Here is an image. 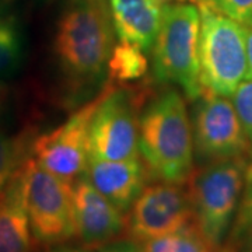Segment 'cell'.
<instances>
[{"label":"cell","instance_id":"6da1fadb","mask_svg":"<svg viewBox=\"0 0 252 252\" xmlns=\"http://www.w3.org/2000/svg\"><path fill=\"white\" fill-rule=\"evenodd\" d=\"M139 150L154 180L185 184L192 174V126L185 98L177 90L162 91L144 105L139 121Z\"/></svg>","mask_w":252,"mask_h":252},{"label":"cell","instance_id":"7a4b0ae2","mask_svg":"<svg viewBox=\"0 0 252 252\" xmlns=\"http://www.w3.org/2000/svg\"><path fill=\"white\" fill-rule=\"evenodd\" d=\"M114 39L105 0H72L58 23L55 54L64 72L77 80H93L105 70Z\"/></svg>","mask_w":252,"mask_h":252},{"label":"cell","instance_id":"3957f363","mask_svg":"<svg viewBox=\"0 0 252 252\" xmlns=\"http://www.w3.org/2000/svg\"><path fill=\"white\" fill-rule=\"evenodd\" d=\"M250 158L207 162L193 170L185 182L192 207V221L212 252H220L241 200Z\"/></svg>","mask_w":252,"mask_h":252},{"label":"cell","instance_id":"277c9868","mask_svg":"<svg viewBox=\"0 0 252 252\" xmlns=\"http://www.w3.org/2000/svg\"><path fill=\"white\" fill-rule=\"evenodd\" d=\"M198 4L177 1L162 6L161 27L153 45V74L161 83L180 86L188 99L203 93L199 80Z\"/></svg>","mask_w":252,"mask_h":252},{"label":"cell","instance_id":"5b68a950","mask_svg":"<svg viewBox=\"0 0 252 252\" xmlns=\"http://www.w3.org/2000/svg\"><path fill=\"white\" fill-rule=\"evenodd\" d=\"M199 80L203 91L231 97L247 76V49L244 24L198 0Z\"/></svg>","mask_w":252,"mask_h":252},{"label":"cell","instance_id":"8992f818","mask_svg":"<svg viewBox=\"0 0 252 252\" xmlns=\"http://www.w3.org/2000/svg\"><path fill=\"white\" fill-rule=\"evenodd\" d=\"M144 91L105 86L90 126V158H139V121Z\"/></svg>","mask_w":252,"mask_h":252},{"label":"cell","instance_id":"52a82bcc","mask_svg":"<svg viewBox=\"0 0 252 252\" xmlns=\"http://www.w3.org/2000/svg\"><path fill=\"white\" fill-rule=\"evenodd\" d=\"M24 205L32 235L46 245L62 244L76 235L72 187L46 171L34 157L20 170Z\"/></svg>","mask_w":252,"mask_h":252},{"label":"cell","instance_id":"ba28073f","mask_svg":"<svg viewBox=\"0 0 252 252\" xmlns=\"http://www.w3.org/2000/svg\"><path fill=\"white\" fill-rule=\"evenodd\" d=\"M193 152L207 162L252 157V143L245 135L230 97L203 91L193 111Z\"/></svg>","mask_w":252,"mask_h":252},{"label":"cell","instance_id":"9c48e42d","mask_svg":"<svg viewBox=\"0 0 252 252\" xmlns=\"http://www.w3.org/2000/svg\"><path fill=\"white\" fill-rule=\"evenodd\" d=\"M99 101L101 94L74 112L64 124L38 136L31 146L34 160L69 185L84 175L90 161L91 119Z\"/></svg>","mask_w":252,"mask_h":252},{"label":"cell","instance_id":"30bf717a","mask_svg":"<svg viewBox=\"0 0 252 252\" xmlns=\"http://www.w3.org/2000/svg\"><path fill=\"white\" fill-rule=\"evenodd\" d=\"M192 223V207L185 184L156 182L144 187L129 209L125 230L132 241L172 234Z\"/></svg>","mask_w":252,"mask_h":252},{"label":"cell","instance_id":"8fae6325","mask_svg":"<svg viewBox=\"0 0 252 252\" xmlns=\"http://www.w3.org/2000/svg\"><path fill=\"white\" fill-rule=\"evenodd\" d=\"M76 235L86 248L99 250L125 231L126 219L84 175L72 187Z\"/></svg>","mask_w":252,"mask_h":252},{"label":"cell","instance_id":"7c38bea8","mask_svg":"<svg viewBox=\"0 0 252 252\" xmlns=\"http://www.w3.org/2000/svg\"><path fill=\"white\" fill-rule=\"evenodd\" d=\"M149 172L140 158L108 161L90 158L84 177L122 213L129 212L142 193Z\"/></svg>","mask_w":252,"mask_h":252},{"label":"cell","instance_id":"4fadbf2b","mask_svg":"<svg viewBox=\"0 0 252 252\" xmlns=\"http://www.w3.org/2000/svg\"><path fill=\"white\" fill-rule=\"evenodd\" d=\"M108 4L119 41L150 51L161 27L164 4L157 0H108Z\"/></svg>","mask_w":252,"mask_h":252},{"label":"cell","instance_id":"5bb4252c","mask_svg":"<svg viewBox=\"0 0 252 252\" xmlns=\"http://www.w3.org/2000/svg\"><path fill=\"white\" fill-rule=\"evenodd\" d=\"M31 250L32 231L18 171L0 195V252H31Z\"/></svg>","mask_w":252,"mask_h":252},{"label":"cell","instance_id":"9a60e30c","mask_svg":"<svg viewBox=\"0 0 252 252\" xmlns=\"http://www.w3.org/2000/svg\"><path fill=\"white\" fill-rule=\"evenodd\" d=\"M107 69L111 84L133 83L147 73L149 62L143 49L119 41V44L112 48Z\"/></svg>","mask_w":252,"mask_h":252},{"label":"cell","instance_id":"2e32d148","mask_svg":"<svg viewBox=\"0 0 252 252\" xmlns=\"http://www.w3.org/2000/svg\"><path fill=\"white\" fill-rule=\"evenodd\" d=\"M142 247L144 252H212L193 221L172 234L149 240Z\"/></svg>","mask_w":252,"mask_h":252},{"label":"cell","instance_id":"e0dca14e","mask_svg":"<svg viewBox=\"0 0 252 252\" xmlns=\"http://www.w3.org/2000/svg\"><path fill=\"white\" fill-rule=\"evenodd\" d=\"M26 136L0 133V195L28 158Z\"/></svg>","mask_w":252,"mask_h":252},{"label":"cell","instance_id":"ac0fdd59","mask_svg":"<svg viewBox=\"0 0 252 252\" xmlns=\"http://www.w3.org/2000/svg\"><path fill=\"white\" fill-rule=\"evenodd\" d=\"M21 62V39L13 21L0 18V76L18 69Z\"/></svg>","mask_w":252,"mask_h":252},{"label":"cell","instance_id":"d6986e66","mask_svg":"<svg viewBox=\"0 0 252 252\" xmlns=\"http://www.w3.org/2000/svg\"><path fill=\"white\" fill-rule=\"evenodd\" d=\"M248 231H252V157L247 168V175H245V185H244L241 200L238 205V212L235 215V220L233 227L230 230V235L227 237V241H233ZM224 243V244H225Z\"/></svg>","mask_w":252,"mask_h":252},{"label":"cell","instance_id":"ffe728a7","mask_svg":"<svg viewBox=\"0 0 252 252\" xmlns=\"http://www.w3.org/2000/svg\"><path fill=\"white\" fill-rule=\"evenodd\" d=\"M231 101L245 135L252 143V80L243 81L231 94Z\"/></svg>","mask_w":252,"mask_h":252},{"label":"cell","instance_id":"44dd1931","mask_svg":"<svg viewBox=\"0 0 252 252\" xmlns=\"http://www.w3.org/2000/svg\"><path fill=\"white\" fill-rule=\"evenodd\" d=\"M217 11L233 18L240 24L252 21V0H205Z\"/></svg>","mask_w":252,"mask_h":252},{"label":"cell","instance_id":"7402d4cb","mask_svg":"<svg viewBox=\"0 0 252 252\" xmlns=\"http://www.w3.org/2000/svg\"><path fill=\"white\" fill-rule=\"evenodd\" d=\"M220 252H252V231H248L237 240L227 241Z\"/></svg>","mask_w":252,"mask_h":252},{"label":"cell","instance_id":"603a6c76","mask_svg":"<svg viewBox=\"0 0 252 252\" xmlns=\"http://www.w3.org/2000/svg\"><path fill=\"white\" fill-rule=\"evenodd\" d=\"M98 252H144L142 244L129 241H115L101 247Z\"/></svg>","mask_w":252,"mask_h":252},{"label":"cell","instance_id":"cb8c5ba5","mask_svg":"<svg viewBox=\"0 0 252 252\" xmlns=\"http://www.w3.org/2000/svg\"><path fill=\"white\" fill-rule=\"evenodd\" d=\"M245 49H247V76L245 80H252V26L244 24Z\"/></svg>","mask_w":252,"mask_h":252},{"label":"cell","instance_id":"d4e9b609","mask_svg":"<svg viewBox=\"0 0 252 252\" xmlns=\"http://www.w3.org/2000/svg\"><path fill=\"white\" fill-rule=\"evenodd\" d=\"M9 98H10V87L4 83V81L0 80V117L4 114V111L7 109L9 105Z\"/></svg>","mask_w":252,"mask_h":252},{"label":"cell","instance_id":"484cf974","mask_svg":"<svg viewBox=\"0 0 252 252\" xmlns=\"http://www.w3.org/2000/svg\"><path fill=\"white\" fill-rule=\"evenodd\" d=\"M51 252H94V250L90 248H73V247H61V248H56L54 251Z\"/></svg>","mask_w":252,"mask_h":252},{"label":"cell","instance_id":"4316f807","mask_svg":"<svg viewBox=\"0 0 252 252\" xmlns=\"http://www.w3.org/2000/svg\"><path fill=\"white\" fill-rule=\"evenodd\" d=\"M161 4H168V3H177V1H198V0H157Z\"/></svg>","mask_w":252,"mask_h":252},{"label":"cell","instance_id":"83f0119b","mask_svg":"<svg viewBox=\"0 0 252 252\" xmlns=\"http://www.w3.org/2000/svg\"><path fill=\"white\" fill-rule=\"evenodd\" d=\"M248 26H252V21H251V23H250V24H248Z\"/></svg>","mask_w":252,"mask_h":252}]
</instances>
